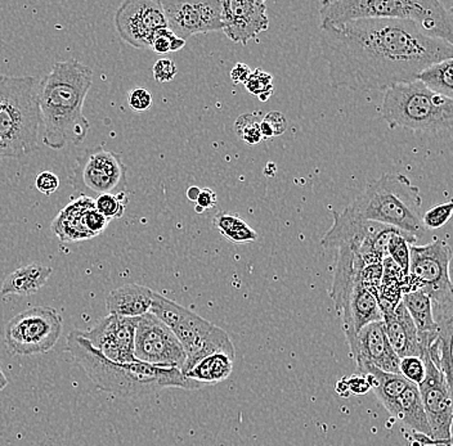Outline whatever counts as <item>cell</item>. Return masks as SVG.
I'll return each mask as SVG.
<instances>
[{"mask_svg": "<svg viewBox=\"0 0 453 446\" xmlns=\"http://www.w3.org/2000/svg\"><path fill=\"white\" fill-rule=\"evenodd\" d=\"M319 47L335 89L385 92L415 81L430 64L453 57V45L421 34L404 19L321 24Z\"/></svg>", "mask_w": 453, "mask_h": 446, "instance_id": "obj_1", "label": "cell"}, {"mask_svg": "<svg viewBox=\"0 0 453 446\" xmlns=\"http://www.w3.org/2000/svg\"><path fill=\"white\" fill-rule=\"evenodd\" d=\"M92 83L93 70L78 59L53 64L39 83L42 144L61 149L83 142L90 129L83 107Z\"/></svg>", "mask_w": 453, "mask_h": 446, "instance_id": "obj_2", "label": "cell"}, {"mask_svg": "<svg viewBox=\"0 0 453 446\" xmlns=\"http://www.w3.org/2000/svg\"><path fill=\"white\" fill-rule=\"evenodd\" d=\"M67 350L84 374L99 389L120 397H134L152 394L163 389H198L205 388L189 380L178 368H164L141 363H116L106 359L92 347L81 331L67 337Z\"/></svg>", "mask_w": 453, "mask_h": 446, "instance_id": "obj_3", "label": "cell"}, {"mask_svg": "<svg viewBox=\"0 0 453 446\" xmlns=\"http://www.w3.org/2000/svg\"><path fill=\"white\" fill-rule=\"evenodd\" d=\"M321 24L393 19L412 22L424 35L452 44L453 15L439 0H333L321 5Z\"/></svg>", "mask_w": 453, "mask_h": 446, "instance_id": "obj_4", "label": "cell"}, {"mask_svg": "<svg viewBox=\"0 0 453 446\" xmlns=\"http://www.w3.org/2000/svg\"><path fill=\"white\" fill-rule=\"evenodd\" d=\"M39 80L0 73V160L19 159L42 143Z\"/></svg>", "mask_w": 453, "mask_h": 446, "instance_id": "obj_5", "label": "cell"}, {"mask_svg": "<svg viewBox=\"0 0 453 446\" xmlns=\"http://www.w3.org/2000/svg\"><path fill=\"white\" fill-rule=\"evenodd\" d=\"M345 210L358 219L395 228L418 239L426 231L420 188L403 174L381 175Z\"/></svg>", "mask_w": 453, "mask_h": 446, "instance_id": "obj_6", "label": "cell"}, {"mask_svg": "<svg viewBox=\"0 0 453 446\" xmlns=\"http://www.w3.org/2000/svg\"><path fill=\"white\" fill-rule=\"evenodd\" d=\"M451 260V246L441 239L424 246L411 245L409 276L402 288L403 293L423 290L429 296L439 340L447 344H452L453 329Z\"/></svg>", "mask_w": 453, "mask_h": 446, "instance_id": "obj_7", "label": "cell"}, {"mask_svg": "<svg viewBox=\"0 0 453 446\" xmlns=\"http://www.w3.org/2000/svg\"><path fill=\"white\" fill-rule=\"evenodd\" d=\"M381 115L390 129L444 132L452 129L453 100L411 81L385 90Z\"/></svg>", "mask_w": 453, "mask_h": 446, "instance_id": "obj_8", "label": "cell"}, {"mask_svg": "<svg viewBox=\"0 0 453 446\" xmlns=\"http://www.w3.org/2000/svg\"><path fill=\"white\" fill-rule=\"evenodd\" d=\"M150 313L164 321L182 345L186 352L183 374L194 368L198 361L215 352H223L234 360L236 358L228 333L160 293L154 292Z\"/></svg>", "mask_w": 453, "mask_h": 446, "instance_id": "obj_9", "label": "cell"}, {"mask_svg": "<svg viewBox=\"0 0 453 446\" xmlns=\"http://www.w3.org/2000/svg\"><path fill=\"white\" fill-rule=\"evenodd\" d=\"M62 329L64 321L55 307L34 306L5 324L4 344L19 357L44 354L58 343Z\"/></svg>", "mask_w": 453, "mask_h": 446, "instance_id": "obj_10", "label": "cell"}, {"mask_svg": "<svg viewBox=\"0 0 453 446\" xmlns=\"http://www.w3.org/2000/svg\"><path fill=\"white\" fill-rule=\"evenodd\" d=\"M73 188L96 194L127 193V166L120 155L104 147L87 149L73 166Z\"/></svg>", "mask_w": 453, "mask_h": 446, "instance_id": "obj_11", "label": "cell"}, {"mask_svg": "<svg viewBox=\"0 0 453 446\" xmlns=\"http://www.w3.org/2000/svg\"><path fill=\"white\" fill-rule=\"evenodd\" d=\"M425 378L418 386L425 416L432 432L433 446H452V381L423 354Z\"/></svg>", "mask_w": 453, "mask_h": 446, "instance_id": "obj_12", "label": "cell"}, {"mask_svg": "<svg viewBox=\"0 0 453 446\" xmlns=\"http://www.w3.org/2000/svg\"><path fill=\"white\" fill-rule=\"evenodd\" d=\"M134 357L141 363L182 371L186 352L172 329L152 314L138 318L134 337Z\"/></svg>", "mask_w": 453, "mask_h": 446, "instance_id": "obj_13", "label": "cell"}, {"mask_svg": "<svg viewBox=\"0 0 453 446\" xmlns=\"http://www.w3.org/2000/svg\"><path fill=\"white\" fill-rule=\"evenodd\" d=\"M115 26L126 43L150 49L156 33L168 29L160 0H127L116 11Z\"/></svg>", "mask_w": 453, "mask_h": 446, "instance_id": "obj_14", "label": "cell"}, {"mask_svg": "<svg viewBox=\"0 0 453 446\" xmlns=\"http://www.w3.org/2000/svg\"><path fill=\"white\" fill-rule=\"evenodd\" d=\"M168 29L187 41L197 34L222 31V0H160Z\"/></svg>", "mask_w": 453, "mask_h": 446, "instance_id": "obj_15", "label": "cell"}, {"mask_svg": "<svg viewBox=\"0 0 453 446\" xmlns=\"http://www.w3.org/2000/svg\"><path fill=\"white\" fill-rule=\"evenodd\" d=\"M138 318L109 314L92 329L81 332L88 343L106 359L116 363H134V337Z\"/></svg>", "mask_w": 453, "mask_h": 446, "instance_id": "obj_16", "label": "cell"}, {"mask_svg": "<svg viewBox=\"0 0 453 446\" xmlns=\"http://www.w3.org/2000/svg\"><path fill=\"white\" fill-rule=\"evenodd\" d=\"M223 33L234 43L246 45L269 27L263 0H222Z\"/></svg>", "mask_w": 453, "mask_h": 446, "instance_id": "obj_17", "label": "cell"}, {"mask_svg": "<svg viewBox=\"0 0 453 446\" xmlns=\"http://www.w3.org/2000/svg\"><path fill=\"white\" fill-rule=\"evenodd\" d=\"M348 345L357 368L372 366L387 374H399L401 359L390 346L382 321L367 324L352 340L348 341Z\"/></svg>", "mask_w": 453, "mask_h": 446, "instance_id": "obj_18", "label": "cell"}, {"mask_svg": "<svg viewBox=\"0 0 453 446\" xmlns=\"http://www.w3.org/2000/svg\"><path fill=\"white\" fill-rule=\"evenodd\" d=\"M344 323L347 340L350 341L367 324L382 321V313L378 298L362 283L361 272L354 279L344 301L338 309Z\"/></svg>", "mask_w": 453, "mask_h": 446, "instance_id": "obj_19", "label": "cell"}, {"mask_svg": "<svg viewBox=\"0 0 453 446\" xmlns=\"http://www.w3.org/2000/svg\"><path fill=\"white\" fill-rule=\"evenodd\" d=\"M382 323H384L385 333H387L390 346L395 350L399 359L409 357H423V349L418 341L415 323L402 300L393 312L382 315Z\"/></svg>", "mask_w": 453, "mask_h": 446, "instance_id": "obj_20", "label": "cell"}, {"mask_svg": "<svg viewBox=\"0 0 453 446\" xmlns=\"http://www.w3.org/2000/svg\"><path fill=\"white\" fill-rule=\"evenodd\" d=\"M154 298L151 288L129 283L112 290L106 298L109 314L124 318H140L150 313Z\"/></svg>", "mask_w": 453, "mask_h": 446, "instance_id": "obj_21", "label": "cell"}, {"mask_svg": "<svg viewBox=\"0 0 453 446\" xmlns=\"http://www.w3.org/2000/svg\"><path fill=\"white\" fill-rule=\"evenodd\" d=\"M95 200L81 194L71 201L66 208L57 214L52 223V231L62 242H81L92 239L84 225V215L89 208H95Z\"/></svg>", "mask_w": 453, "mask_h": 446, "instance_id": "obj_22", "label": "cell"}, {"mask_svg": "<svg viewBox=\"0 0 453 446\" xmlns=\"http://www.w3.org/2000/svg\"><path fill=\"white\" fill-rule=\"evenodd\" d=\"M402 303L415 323L424 354L439 337L438 327L433 318L432 301L423 290H415L404 292L402 295Z\"/></svg>", "mask_w": 453, "mask_h": 446, "instance_id": "obj_23", "label": "cell"}, {"mask_svg": "<svg viewBox=\"0 0 453 446\" xmlns=\"http://www.w3.org/2000/svg\"><path fill=\"white\" fill-rule=\"evenodd\" d=\"M53 269L42 264H30L19 268L8 274L0 288V296H31L38 292L48 279L52 276Z\"/></svg>", "mask_w": 453, "mask_h": 446, "instance_id": "obj_24", "label": "cell"}, {"mask_svg": "<svg viewBox=\"0 0 453 446\" xmlns=\"http://www.w3.org/2000/svg\"><path fill=\"white\" fill-rule=\"evenodd\" d=\"M359 374L367 375L371 389L375 392L378 399L388 412L395 417L396 404L404 389L409 386V381L401 374H387L372 366H364L358 369Z\"/></svg>", "mask_w": 453, "mask_h": 446, "instance_id": "obj_25", "label": "cell"}, {"mask_svg": "<svg viewBox=\"0 0 453 446\" xmlns=\"http://www.w3.org/2000/svg\"><path fill=\"white\" fill-rule=\"evenodd\" d=\"M396 420H401L413 434L427 437L432 442V432L425 416L420 391L413 383H409L396 404Z\"/></svg>", "mask_w": 453, "mask_h": 446, "instance_id": "obj_26", "label": "cell"}, {"mask_svg": "<svg viewBox=\"0 0 453 446\" xmlns=\"http://www.w3.org/2000/svg\"><path fill=\"white\" fill-rule=\"evenodd\" d=\"M234 359L223 352H215L195 364L194 368L184 374L189 380L203 386L223 382L234 371Z\"/></svg>", "mask_w": 453, "mask_h": 446, "instance_id": "obj_27", "label": "cell"}, {"mask_svg": "<svg viewBox=\"0 0 453 446\" xmlns=\"http://www.w3.org/2000/svg\"><path fill=\"white\" fill-rule=\"evenodd\" d=\"M452 75L453 59H446V61L430 64L418 73L416 80L420 81L430 92L453 100Z\"/></svg>", "mask_w": 453, "mask_h": 446, "instance_id": "obj_28", "label": "cell"}, {"mask_svg": "<svg viewBox=\"0 0 453 446\" xmlns=\"http://www.w3.org/2000/svg\"><path fill=\"white\" fill-rule=\"evenodd\" d=\"M212 225L225 238L234 244H248L257 239V233L249 227L237 214L220 211L212 219Z\"/></svg>", "mask_w": 453, "mask_h": 446, "instance_id": "obj_29", "label": "cell"}, {"mask_svg": "<svg viewBox=\"0 0 453 446\" xmlns=\"http://www.w3.org/2000/svg\"><path fill=\"white\" fill-rule=\"evenodd\" d=\"M263 115L260 111L242 114L234 123V132L248 146H257L263 140L262 130H260Z\"/></svg>", "mask_w": 453, "mask_h": 446, "instance_id": "obj_30", "label": "cell"}, {"mask_svg": "<svg viewBox=\"0 0 453 446\" xmlns=\"http://www.w3.org/2000/svg\"><path fill=\"white\" fill-rule=\"evenodd\" d=\"M416 242H418L416 237L399 233L393 237L388 245V255L406 276H409L410 269V246L415 245Z\"/></svg>", "mask_w": 453, "mask_h": 446, "instance_id": "obj_31", "label": "cell"}, {"mask_svg": "<svg viewBox=\"0 0 453 446\" xmlns=\"http://www.w3.org/2000/svg\"><path fill=\"white\" fill-rule=\"evenodd\" d=\"M127 201H129L127 193H106L99 194L97 199L95 200V205L98 213L111 222L113 219L123 217Z\"/></svg>", "mask_w": 453, "mask_h": 446, "instance_id": "obj_32", "label": "cell"}, {"mask_svg": "<svg viewBox=\"0 0 453 446\" xmlns=\"http://www.w3.org/2000/svg\"><path fill=\"white\" fill-rule=\"evenodd\" d=\"M246 90L262 102L273 95V76L262 69L254 70L245 83Z\"/></svg>", "mask_w": 453, "mask_h": 446, "instance_id": "obj_33", "label": "cell"}, {"mask_svg": "<svg viewBox=\"0 0 453 446\" xmlns=\"http://www.w3.org/2000/svg\"><path fill=\"white\" fill-rule=\"evenodd\" d=\"M453 211V203H439L433 206L430 210L423 214V225L425 231L441 230L451 219Z\"/></svg>", "mask_w": 453, "mask_h": 446, "instance_id": "obj_34", "label": "cell"}, {"mask_svg": "<svg viewBox=\"0 0 453 446\" xmlns=\"http://www.w3.org/2000/svg\"><path fill=\"white\" fill-rule=\"evenodd\" d=\"M186 45V41L178 38L169 29H163L156 33L151 48L157 55H166V53L178 52Z\"/></svg>", "mask_w": 453, "mask_h": 446, "instance_id": "obj_35", "label": "cell"}, {"mask_svg": "<svg viewBox=\"0 0 453 446\" xmlns=\"http://www.w3.org/2000/svg\"><path fill=\"white\" fill-rule=\"evenodd\" d=\"M425 372L426 368L423 358L409 357L399 360V374L413 385L418 386L423 382Z\"/></svg>", "mask_w": 453, "mask_h": 446, "instance_id": "obj_36", "label": "cell"}, {"mask_svg": "<svg viewBox=\"0 0 453 446\" xmlns=\"http://www.w3.org/2000/svg\"><path fill=\"white\" fill-rule=\"evenodd\" d=\"M288 128V120L279 111H271L263 116L260 130H262L263 140L267 138L280 137Z\"/></svg>", "mask_w": 453, "mask_h": 446, "instance_id": "obj_37", "label": "cell"}, {"mask_svg": "<svg viewBox=\"0 0 453 446\" xmlns=\"http://www.w3.org/2000/svg\"><path fill=\"white\" fill-rule=\"evenodd\" d=\"M110 220L107 217L102 215L97 211V208H92L85 213L84 215V225L87 231H89L90 236H99L107 227H109Z\"/></svg>", "mask_w": 453, "mask_h": 446, "instance_id": "obj_38", "label": "cell"}, {"mask_svg": "<svg viewBox=\"0 0 453 446\" xmlns=\"http://www.w3.org/2000/svg\"><path fill=\"white\" fill-rule=\"evenodd\" d=\"M152 94L149 90L144 87H137V89L130 90L127 94V104L130 109L137 112H144L151 109L152 106Z\"/></svg>", "mask_w": 453, "mask_h": 446, "instance_id": "obj_39", "label": "cell"}, {"mask_svg": "<svg viewBox=\"0 0 453 446\" xmlns=\"http://www.w3.org/2000/svg\"><path fill=\"white\" fill-rule=\"evenodd\" d=\"M152 72H154V78L157 83L165 84L177 76L178 69L177 64L172 59L161 58L156 62Z\"/></svg>", "mask_w": 453, "mask_h": 446, "instance_id": "obj_40", "label": "cell"}, {"mask_svg": "<svg viewBox=\"0 0 453 446\" xmlns=\"http://www.w3.org/2000/svg\"><path fill=\"white\" fill-rule=\"evenodd\" d=\"M35 187L44 196H50L59 187V178L52 171H42L36 177Z\"/></svg>", "mask_w": 453, "mask_h": 446, "instance_id": "obj_41", "label": "cell"}, {"mask_svg": "<svg viewBox=\"0 0 453 446\" xmlns=\"http://www.w3.org/2000/svg\"><path fill=\"white\" fill-rule=\"evenodd\" d=\"M344 380L349 395H365L371 391L370 381H368L367 375L353 374L349 377H344Z\"/></svg>", "mask_w": 453, "mask_h": 446, "instance_id": "obj_42", "label": "cell"}, {"mask_svg": "<svg viewBox=\"0 0 453 446\" xmlns=\"http://www.w3.org/2000/svg\"><path fill=\"white\" fill-rule=\"evenodd\" d=\"M217 194H215L211 188H203L201 189L195 205L205 211L208 210V208H214V206L217 205Z\"/></svg>", "mask_w": 453, "mask_h": 446, "instance_id": "obj_43", "label": "cell"}, {"mask_svg": "<svg viewBox=\"0 0 453 446\" xmlns=\"http://www.w3.org/2000/svg\"><path fill=\"white\" fill-rule=\"evenodd\" d=\"M251 69L246 64L239 62L236 66L232 69L231 79L234 84L239 86V84H245L248 81L249 76H250Z\"/></svg>", "mask_w": 453, "mask_h": 446, "instance_id": "obj_44", "label": "cell"}, {"mask_svg": "<svg viewBox=\"0 0 453 446\" xmlns=\"http://www.w3.org/2000/svg\"><path fill=\"white\" fill-rule=\"evenodd\" d=\"M201 188H198L197 185H192V187H189L187 189V199L189 200V201L196 202L198 194H200Z\"/></svg>", "mask_w": 453, "mask_h": 446, "instance_id": "obj_45", "label": "cell"}, {"mask_svg": "<svg viewBox=\"0 0 453 446\" xmlns=\"http://www.w3.org/2000/svg\"><path fill=\"white\" fill-rule=\"evenodd\" d=\"M8 386V378L5 377L4 372L0 368V391H3Z\"/></svg>", "mask_w": 453, "mask_h": 446, "instance_id": "obj_46", "label": "cell"}]
</instances>
